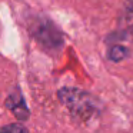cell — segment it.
Here are the masks:
<instances>
[{
  "label": "cell",
  "mask_w": 133,
  "mask_h": 133,
  "mask_svg": "<svg viewBox=\"0 0 133 133\" xmlns=\"http://www.w3.org/2000/svg\"><path fill=\"white\" fill-rule=\"evenodd\" d=\"M119 32L124 40L133 43V0H129L122 7L119 16Z\"/></svg>",
  "instance_id": "cell-1"
},
{
  "label": "cell",
  "mask_w": 133,
  "mask_h": 133,
  "mask_svg": "<svg viewBox=\"0 0 133 133\" xmlns=\"http://www.w3.org/2000/svg\"><path fill=\"white\" fill-rule=\"evenodd\" d=\"M39 32H37V37L40 40L46 42L49 44H55L56 40H59V36H56V30L53 29L52 26H44V24H40L39 26Z\"/></svg>",
  "instance_id": "cell-2"
},
{
  "label": "cell",
  "mask_w": 133,
  "mask_h": 133,
  "mask_svg": "<svg viewBox=\"0 0 133 133\" xmlns=\"http://www.w3.org/2000/svg\"><path fill=\"white\" fill-rule=\"evenodd\" d=\"M127 56V50L124 49L123 46H113L110 49V53H109V57L115 62H119L122 59H124Z\"/></svg>",
  "instance_id": "cell-3"
},
{
  "label": "cell",
  "mask_w": 133,
  "mask_h": 133,
  "mask_svg": "<svg viewBox=\"0 0 133 133\" xmlns=\"http://www.w3.org/2000/svg\"><path fill=\"white\" fill-rule=\"evenodd\" d=\"M0 133H29V132L22 124H9V126L3 127L0 130Z\"/></svg>",
  "instance_id": "cell-4"
}]
</instances>
